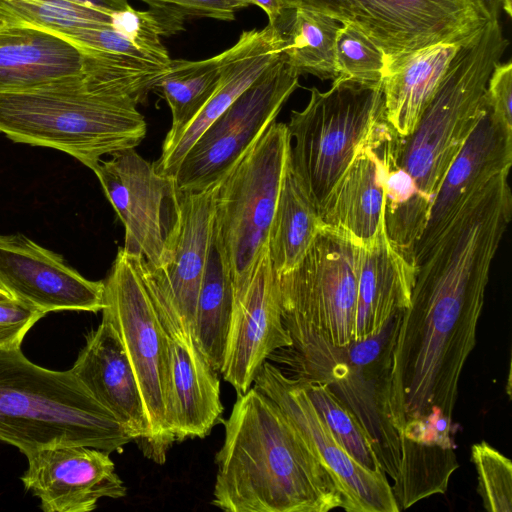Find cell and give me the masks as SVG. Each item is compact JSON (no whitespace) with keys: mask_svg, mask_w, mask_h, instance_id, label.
Listing matches in <instances>:
<instances>
[{"mask_svg":"<svg viewBox=\"0 0 512 512\" xmlns=\"http://www.w3.org/2000/svg\"><path fill=\"white\" fill-rule=\"evenodd\" d=\"M291 345L292 339L282 318L278 275L267 248L246 290L234 301L220 374L237 394H243L254 383L264 362L274 353Z\"/></svg>","mask_w":512,"mask_h":512,"instance_id":"16","label":"cell"},{"mask_svg":"<svg viewBox=\"0 0 512 512\" xmlns=\"http://www.w3.org/2000/svg\"><path fill=\"white\" fill-rule=\"evenodd\" d=\"M220 60V54L199 61L171 59L168 71L152 88L165 98L171 111L166 137L186 127L215 92L221 77Z\"/></svg>","mask_w":512,"mask_h":512,"instance_id":"31","label":"cell"},{"mask_svg":"<svg viewBox=\"0 0 512 512\" xmlns=\"http://www.w3.org/2000/svg\"><path fill=\"white\" fill-rule=\"evenodd\" d=\"M0 441L22 454L57 445L122 452L133 441L71 369L32 363L19 348H0Z\"/></svg>","mask_w":512,"mask_h":512,"instance_id":"5","label":"cell"},{"mask_svg":"<svg viewBox=\"0 0 512 512\" xmlns=\"http://www.w3.org/2000/svg\"><path fill=\"white\" fill-rule=\"evenodd\" d=\"M13 299L6 291L0 288V301Z\"/></svg>","mask_w":512,"mask_h":512,"instance_id":"48","label":"cell"},{"mask_svg":"<svg viewBox=\"0 0 512 512\" xmlns=\"http://www.w3.org/2000/svg\"><path fill=\"white\" fill-rule=\"evenodd\" d=\"M83 64L81 48L61 35L22 21L0 29V94L79 75Z\"/></svg>","mask_w":512,"mask_h":512,"instance_id":"23","label":"cell"},{"mask_svg":"<svg viewBox=\"0 0 512 512\" xmlns=\"http://www.w3.org/2000/svg\"><path fill=\"white\" fill-rule=\"evenodd\" d=\"M497 249L490 233L458 223L417 266L392 352L390 406L401 436L407 422L433 410L452 418Z\"/></svg>","mask_w":512,"mask_h":512,"instance_id":"1","label":"cell"},{"mask_svg":"<svg viewBox=\"0 0 512 512\" xmlns=\"http://www.w3.org/2000/svg\"><path fill=\"white\" fill-rule=\"evenodd\" d=\"M508 45L499 20L487 21L460 47L414 131L398 138L397 164L430 207L451 163L488 110V80Z\"/></svg>","mask_w":512,"mask_h":512,"instance_id":"6","label":"cell"},{"mask_svg":"<svg viewBox=\"0 0 512 512\" xmlns=\"http://www.w3.org/2000/svg\"><path fill=\"white\" fill-rule=\"evenodd\" d=\"M110 156L93 172L125 228L123 248L162 268L180 219L181 191L173 177L157 172L135 148Z\"/></svg>","mask_w":512,"mask_h":512,"instance_id":"12","label":"cell"},{"mask_svg":"<svg viewBox=\"0 0 512 512\" xmlns=\"http://www.w3.org/2000/svg\"><path fill=\"white\" fill-rule=\"evenodd\" d=\"M298 378L319 416L346 452L368 470L383 472L369 435L329 386L319 380Z\"/></svg>","mask_w":512,"mask_h":512,"instance_id":"32","label":"cell"},{"mask_svg":"<svg viewBox=\"0 0 512 512\" xmlns=\"http://www.w3.org/2000/svg\"><path fill=\"white\" fill-rule=\"evenodd\" d=\"M44 316L15 299L0 301V348H19L28 331Z\"/></svg>","mask_w":512,"mask_h":512,"instance_id":"38","label":"cell"},{"mask_svg":"<svg viewBox=\"0 0 512 512\" xmlns=\"http://www.w3.org/2000/svg\"><path fill=\"white\" fill-rule=\"evenodd\" d=\"M480 15L486 20H499L502 0H473Z\"/></svg>","mask_w":512,"mask_h":512,"instance_id":"43","label":"cell"},{"mask_svg":"<svg viewBox=\"0 0 512 512\" xmlns=\"http://www.w3.org/2000/svg\"><path fill=\"white\" fill-rule=\"evenodd\" d=\"M502 11L509 17L512 15V0H502Z\"/></svg>","mask_w":512,"mask_h":512,"instance_id":"46","label":"cell"},{"mask_svg":"<svg viewBox=\"0 0 512 512\" xmlns=\"http://www.w3.org/2000/svg\"><path fill=\"white\" fill-rule=\"evenodd\" d=\"M0 288L45 315L56 311L99 312L103 281L86 279L64 258L20 233L0 235Z\"/></svg>","mask_w":512,"mask_h":512,"instance_id":"15","label":"cell"},{"mask_svg":"<svg viewBox=\"0 0 512 512\" xmlns=\"http://www.w3.org/2000/svg\"><path fill=\"white\" fill-rule=\"evenodd\" d=\"M215 186L199 192L181 191L180 219L169 261L157 268L184 328L192 336L198 292L213 234Z\"/></svg>","mask_w":512,"mask_h":512,"instance_id":"25","label":"cell"},{"mask_svg":"<svg viewBox=\"0 0 512 512\" xmlns=\"http://www.w3.org/2000/svg\"><path fill=\"white\" fill-rule=\"evenodd\" d=\"M487 105L494 117L512 128V62L499 61L493 68L486 89Z\"/></svg>","mask_w":512,"mask_h":512,"instance_id":"40","label":"cell"},{"mask_svg":"<svg viewBox=\"0 0 512 512\" xmlns=\"http://www.w3.org/2000/svg\"><path fill=\"white\" fill-rule=\"evenodd\" d=\"M289 152L287 125L274 121L215 186L214 230L234 301L246 290L268 248Z\"/></svg>","mask_w":512,"mask_h":512,"instance_id":"8","label":"cell"},{"mask_svg":"<svg viewBox=\"0 0 512 512\" xmlns=\"http://www.w3.org/2000/svg\"><path fill=\"white\" fill-rule=\"evenodd\" d=\"M342 23L333 16L310 6L297 4L283 26V53L298 75H313L321 80H335L336 39Z\"/></svg>","mask_w":512,"mask_h":512,"instance_id":"30","label":"cell"},{"mask_svg":"<svg viewBox=\"0 0 512 512\" xmlns=\"http://www.w3.org/2000/svg\"><path fill=\"white\" fill-rule=\"evenodd\" d=\"M234 309V291L214 225L212 240L200 284L193 323L194 341L221 373Z\"/></svg>","mask_w":512,"mask_h":512,"instance_id":"28","label":"cell"},{"mask_svg":"<svg viewBox=\"0 0 512 512\" xmlns=\"http://www.w3.org/2000/svg\"><path fill=\"white\" fill-rule=\"evenodd\" d=\"M111 26L141 50L164 64H170L171 58L160 39V25L150 10L138 11L129 6L113 12Z\"/></svg>","mask_w":512,"mask_h":512,"instance_id":"37","label":"cell"},{"mask_svg":"<svg viewBox=\"0 0 512 512\" xmlns=\"http://www.w3.org/2000/svg\"><path fill=\"white\" fill-rule=\"evenodd\" d=\"M71 370L143 450L150 436L146 409L122 341L106 318L86 336Z\"/></svg>","mask_w":512,"mask_h":512,"instance_id":"21","label":"cell"},{"mask_svg":"<svg viewBox=\"0 0 512 512\" xmlns=\"http://www.w3.org/2000/svg\"><path fill=\"white\" fill-rule=\"evenodd\" d=\"M0 7L20 21L65 38L111 24V14L66 0H0Z\"/></svg>","mask_w":512,"mask_h":512,"instance_id":"33","label":"cell"},{"mask_svg":"<svg viewBox=\"0 0 512 512\" xmlns=\"http://www.w3.org/2000/svg\"><path fill=\"white\" fill-rule=\"evenodd\" d=\"M232 1H234L239 6V8H245L252 4L251 0H232Z\"/></svg>","mask_w":512,"mask_h":512,"instance_id":"47","label":"cell"},{"mask_svg":"<svg viewBox=\"0 0 512 512\" xmlns=\"http://www.w3.org/2000/svg\"><path fill=\"white\" fill-rule=\"evenodd\" d=\"M217 452L212 504L227 512H328L342 494L279 406L255 385L237 394Z\"/></svg>","mask_w":512,"mask_h":512,"instance_id":"2","label":"cell"},{"mask_svg":"<svg viewBox=\"0 0 512 512\" xmlns=\"http://www.w3.org/2000/svg\"><path fill=\"white\" fill-rule=\"evenodd\" d=\"M103 282L102 317L111 322L122 341L149 421L150 436L142 452L163 464L175 442L168 334L140 274L136 255L120 247Z\"/></svg>","mask_w":512,"mask_h":512,"instance_id":"9","label":"cell"},{"mask_svg":"<svg viewBox=\"0 0 512 512\" xmlns=\"http://www.w3.org/2000/svg\"><path fill=\"white\" fill-rule=\"evenodd\" d=\"M254 385L282 410L297 432L328 469L342 494L347 512H399L391 484L383 472L357 463L319 416L302 381L265 361Z\"/></svg>","mask_w":512,"mask_h":512,"instance_id":"14","label":"cell"},{"mask_svg":"<svg viewBox=\"0 0 512 512\" xmlns=\"http://www.w3.org/2000/svg\"><path fill=\"white\" fill-rule=\"evenodd\" d=\"M21 476L26 490L39 498L45 512H90L102 498L126 495L109 452L78 445H57L27 456Z\"/></svg>","mask_w":512,"mask_h":512,"instance_id":"17","label":"cell"},{"mask_svg":"<svg viewBox=\"0 0 512 512\" xmlns=\"http://www.w3.org/2000/svg\"><path fill=\"white\" fill-rule=\"evenodd\" d=\"M461 46L439 43L386 58L382 79L384 117L399 137L414 131Z\"/></svg>","mask_w":512,"mask_h":512,"instance_id":"26","label":"cell"},{"mask_svg":"<svg viewBox=\"0 0 512 512\" xmlns=\"http://www.w3.org/2000/svg\"><path fill=\"white\" fill-rule=\"evenodd\" d=\"M281 31L268 23L262 29L243 31L238 41L220 53L219 85L194 119L180 132L165 137L157 172L175 176L185 154L205 129L218 118L267 68L283 54Z\"/></svg>","mask_w":512,"mask_h":512,"instance_id":"19","label":"cell"},{"mask_svg":"<svg viewBox=\"0 0 512 512\" xmlns=\"http://www.w3.org/2000/svg\"><path fill=\"white\" fill-rule=\"evenodd\" d=\"M84 53L83 69L113 93L137 103L169 69L135 46L111 24L87 28L67 38Z\"/></svg>","mask_w":512,"mask_h":512,"instance_id":"27","label":"cell"},{"mask_svg":"<svg viewBox=\"0 0 512 512\" xmlns=\"http://www.w3.org/2000/svg\"><path fill=\"white\" fill-rule=\"evenodd\" d=\"M251 3L262 8L268 16L269 24L278 29L286 22L293 8L285 0H251Z\"/></svg>","mask_w":512,"mask_h":512,"instance_id":"41","label":"cell"},{"mask_svg":"<svg viewBox=\"0 0 512 512\" xmlns=\"http://www.w3.org/2000/svg\"><path fill=\"white\" fill-rule=\"evenodd\" d=\"M336 39L338 77L365 83L382 82L386 56L357 25L342 21Z\"/></svg>","mask_w":512,"mask_h":512,"instance_id":"34","label":"cell"},{"mask_svg":"<svg viewBox=\"0 0 512 512\" xmlns=\"http://www.w3.org/2000/svg\"><path fill=\"white\" fill-rule=\"evenodd\" d=\"M383 116L382 82L344 77L326 91L312 87L305 108L291 112L290 163L318 212Z\"/></svg>","mask_w":512,"mask_h":512,"instance_id":"7","label":"cell"},{"mask_svg":"<svg viewBox=\"0 0 512 512\" xmlns=\"http://www.w3.org/2000/svg\"><path fill=\"white\" fill-rule=\"evenodd\" d=\"M86 6H90L108 13L124 10L130 5L128 0H66Z\"/></svg>","mask_w":512,"mask_h":512,"instance_id":"42","label":"cell"},{"mask_svg":"<svg viewBox=\"0 0 512 512\" xmlns=\"http://www.w3.org/2000/svg\"><path fill=\"white\" fill-rule=\"evenodd\" d=\"M334 18L357 25L386 58L439 43L464 45L487 22L473 0H339Z\"/></svg>","mask_w":512,"mask_h":512,"instance_id":"13","label":"cell"},{"mask_svg":"<svg viewBox=\"0 0 512 512\" xmlns=\"http://www.w3.org/2000/svg\"><path fill=\"white\" fill-rule=\"evenodd\" d=\"M471 461L477 473V492L485 510L512 511V462L486 441L471 447Z\"/></svg>","mask_w":512,"mask_h":512,"instance_id":"35","label":"cell"},{"mask_svg":"<svg viewBox=\"0 0 512 512\" xmlns=\"http://www.w3.org/2000/svg\"><path fill=\"white\" fill-rule=\"evenodd\" d=\"M363 245L325 225L300 262L278 275L283 323L304 325L328 342L354 341Z\"/></svg>","mask_w":512,"mask_h":512,"instance_id":"10","label":"cell"},{"mask_svg":"<svg viewBox=\"0 0 512 512\" xmlns=\"http://www.w3.org/2000/svg\"><path fill=\"white\" fill-rule=\"evenodd\" d=\"M158 21L162 36H171L184 30L190 18H212L231 21L239 6L232 0H140Z\"/></svg>","mask_w":512,"mask_h":512,"instance_id":"36","label":"cell"},{"mask_svg":"<svg viewBox=\"0 0 512 512\" xmlns=\"http://www.w3.org/2000/svg\"><path fill=\"white\" fill-rule=\"evenodd\" d=\"M162 324L168 334L175 441L204 438L221 420L224 409L218 372L201 353L190 333L178 324Z\"/></svg>","mask_w":512,"mask_h":512,"instance_id":"22","label":"cell"},{"mask_svg":"<svg viewBox=\"0 0 512 512\" xmlns=\"http://www.w3.org/2000/svg\"><path fill=\"white\" fill-rule=\"evenodd\" d=\"M20 20L0 7V29L8 25L19 22Z\"/></svg>","mask_w":512,"mask_h":512,"instance_id":"45","label":"cell"},{"mask_svg":"<svg viewBox=\"0 0 512 512\" xmlns=\"http://www.w3.org/2000/svg\"><path fill=\"white\" fill-rule=\"evenodd\" d=\"M290 5H307L334 17L339 0H285Z\"/></svg>","mask_w":512,"mask_h":512,"instance_id":"44","label":"cell"},{"mask_svg":"<svg viewBox=\"0 0 512 512\" xmlns=\"http://www.w3.org/2000/svg\"><path fill=\"white\" fill-rule=\"evenodd\" d=\"M324 226L288 158L268 239V252L277 275L300 262Z\"/></svg>","mask_w":512,"mask_h":512,"instance_id":"29","label":"cell"},{"mask_svg":"<svg viewBox=\"0 0 512 512\" xmlns=\"http://www.w3.org/2000/svg\"><path fill=\"white\" fill-rule=\"evenodd\" d=\"M137 104L83 70L38 89L0 94V133L65 152L93 171L102 156L135 148L145 138L147 123Z\"/></svg>","mask_w":512,"mask_h":512,"instance_id":"4","label":"cell"},{"mask_svg":"<svg viewBox=\"0 0 512 512\" xmlns=\"http://www.w3.org/2000/svg\"><path fill=\"white\" fill-rule=\"evenodd\" d=\"M403 311L376 335L345 346L331 344L304 325L284 323L292 345L270 357L289 367L295 377L329 386L369 435L382 471L393 480L394 492L407 485L426 453L425 445L403 438L392 423V352Z\"/></svg>","mask_w":512,"mask_h":512,"instance_id":"3","label":"cell"},{"mask_svg":"<svg viewBox=\"0 0 512 512\" xmlns=\"http://www.w3.org/2000/svg\"><path fill=\"white\" fill-rule=\"evenodd\" d=\"M512 165V128L489 108L447 170L432 201L424 230L413 246L417 267L468 198Z\"/></svg>","mask_w":512,"mask_h":512,"instance_id":"18","label":"cell"},{"mask_svg":"<svg viewBox=\"0 0 512 512\" xmlns=\"http://www.w3.org/2000/svg\"><path fill=\"white\" fill-rule=\"evenodd\" d=\"M299 86V75L284 53L198 137L183 157L174 179L180 191L215 186L276 121Z\"/></svg>","mask_w":512,"mask_h":512,"instance_id":"11","label":"cell"},{"mask_svg":"<svg viewBox=\"0 0 512 512\" xmlns=\"http://www.w3.org/2000/svg\"><path fill=\"white\" fill-rule=\"evenodd\" d=\"M454 425L452 418L440 411H431L426 416L407 422L402 436L420 445L455 449L453 439Z\"/></svg>","mask_w":512,"mask_h":512,"instance_id":"39","label":"cell"},{"mask_svg":"<svg viewBox=\"0 0 512 512\" xmlns=\"http://www.w3.org/2000/svg\"><path fill=\"white\" fill-rule=\"evenodd\" d=\"M415 276V265L389 238L384 219L374 240L363 246L354 341L376 335L409 306Z\"/></svg>","mask_w":512,"mask_h":512,"instance_id":"24","label":"cell"},{"mask_svg":"<svg viewBox=\"0 0 512 512\" xmlns=\"http://www.w3.org/2000/svg\"><path fill=\"white\" fill-rule=\"evenodd\" d=\"M392 131L384 116L377 121L319 212L325 225L363 246L374 240L385 219L386 146Z\"/></svg>","mask_w":512,"mask_h":512,"instance_id":"20","label":"cell"}]
</instances>
